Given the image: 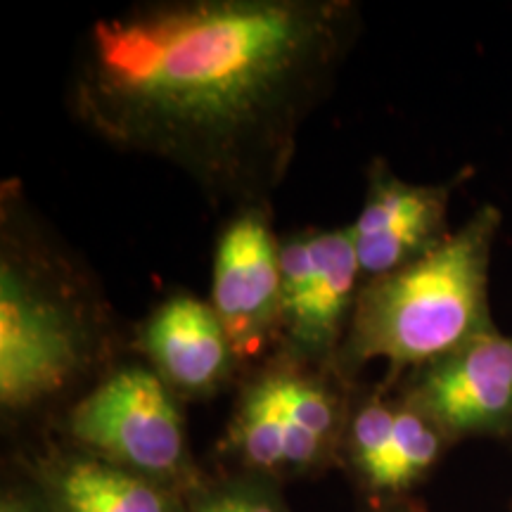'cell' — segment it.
Returning a JSON list of instances; mask_svg holds the SVG:
<instances>
[{
  "mask_svg": "<svg viewBox=\"0 0 512 512\" xmlns=\"http://www.w3.org/2000/svg\"><path fill=\"white\" fill-rule=\"evenodd\" d=\"M358 34L354 0L138 3L86 31L67 107L100 143L174 166L219 207H271Z\"/></svg>",
  "mask_w": 512,
  "mask_h": 512,
  "instance_id": "obj_1",
  "label": "cell"
},
{
  "mask_svg": "<svg viewBox=\"0 0 512 512\" xmlns=\"http://www.w3.org/2000/svg\"><path fill=\"white\" fill-rule=\"evenodd\" d=\"M124 337L100 285L29 211L0 197V408L10 418L86 394L119 366Z\"/></svg>",
  "mask_w": 512,
  "mask_h": 512,
  "instance_id": "obj_2",
  "label": "cell"
},
{
  "mask_svg": "<svg viewBox=\"0 0 512 512\" xmlns=\"http://www.w3.org/2000/svg\"><path fill=\"white\" fill-rule=\"evenodd\" d=\"M501 211L482 207L437 249L399 271L368 280L335 368L354 382L368 363L384 361V384L494 332L489 264Z\"/></svg>",
  "mask_w": 512,
  "mask_h": 512,
  "instance_id": "obj_3",
  "label": "cell"
},
{
  "mask_svg": "<svg viewBox=\"0 0 512 512\" xmlns=\"http://www.w3.org/2000/svg\"><path fill=\"white\" fill-rule=\"evenodd\" d=\"M354 382L275 347L242 373L228 448L245 472L278 479L309 475L342 444Z\"/></svg>",
  "mask_w": 512,
  "mask_h": 512,
  "instance_id": "obj_4",
  "label": "cell"
},
{
  "mask_svg": "<svg viewBox=\"0 0 512 512\" xmlns=\"http://www.w3.org/2000/svg\"><path fill=\"white\" fill-rule=\"evenodd\" d=\"M181 403L145 361L124 358L69 403L64 430L83 451L185 494L200 479Z\"/></svg>",
  "mask_w": 512,
  "mask_h": 512,
  "instance_id": "obj_5",
  "label": "cell"
},
{
  "mask_svg": "<svg viewBox=\"0 0 512 512\" xmlns=\"http://www.w3.org/2000/svg\"><path fill=\"white\" fill-rule=\"evenodd\" d=\"M283 309L278 347L335 368L363 275L349 226L306 228L280 238Z\"/></svg>",
  "mask_w": 512,
  "mask_h": 512,
  "instance_id": "obj_6",
  "label": "cell"
},
{
  "mask_svg": "<svg viewBox=\"0 0 512 512\" xmlns=\"http://www.w3.org/2000/svg\"><path fill=\"white\" fill-rule=\"evenodd\" d=\"M271 216V207L235 209L214 249L209 304L226 328L242 370L264 361L280 339L283 268Z\"/></svg>",
  "mask_w": 512,
  "mask_h": 512,
  "instance_id": "obj_7",
  "label": "cell"
},
{
  "mask_svg": "<svg viewBox=\"0 0 512 512\" xmlns=\"http://www.w3.org/2000/svg\"><path fill=\"white\" fill-rule=\"evenodd\" d=\"M399 394L444 437L510 430L512 337L494 330L472 339L453 354L403 375Z\"/></svg>",
  "mask_w": 512,
  "mask_h": 512,
  "instance_id": "obj_8",
  "label": "cell"
},
{
  "mask_svg": "<svg viewBox=\"0 0 512 512\" xmlns=\"http://www.w3.org/2000/svg\"><path fill=\"white\" fill-rule=\"evenodd\" d=\"M131 349L181 401L211 399L245 373L216 311L190 292L155 306L133 332Z\"/></svg>",
  "mask_w": 512,
  "mask_h": 512,
  "instance_id": "obj_9",
  "label": "cell"
},
{
  "mask_svg": "<svg viewBox=\"0 0 512 512\" xmlns=\"http://www.w3.org/2000/svg\"><path fill=\"white\" fill-rule=\"evenodd\" d=\"M366 181L361 211L349 223L363 283L413 264L451 235V185L408 183L384 159L368 164Z\"/></svg>",
  "mask_w": 512,
  "mask_h": 512,
  "instance_id": "obj_10",
  "label": "cell"
},
{
  "mask_svg": "<svg viewBox=\"0 0 512 512\" xmlns=\"http://www.w3.org/2000/svg\"><path fill=\"white\" fill-rule=\"evenodd\" d=\"M444 434L399 392L380 384L351 401L339 448L370 494H403L437 463Z\"/></svg>",
  "mask_w": 512,
  "mask_h": 512,
  "instance_id": "obj_11",
  "label": "cell"
},
{
  "mask_svg": "<svg viewBox=\"0 0 512 512\" xmlns=\"http://www.w3.org/2000/svg\"><path fill=\"white\" fill-rule=\"evenodd\" d=\"M36 489L50 512H185V494L79 446L38 458Z\"/></svg>",
  "mask_w": 512,
  "mask_h": 512,
  "instance_id": "obj_12",
  "label": "cell"
},
{
  "mask_svg": "<svg viewBox=\"0 0 512 512\" xmlns=\"http://www.w3.org/2000/svg\"><path fill=\"white\" fill-rule=\"evenodd\" d=\"M185 512H290L273 479L242 472V475L197 482L185 491Z\"/></svg>",
  "mask_w": 512,
  "mask_h": 512,
  "instance_id": "obj_13",
  "label": "cell"
},
{
  "mask_svg": "<svg viewBox=\"0 0 512 512\" xmlns=\"http://www.w3.org/2000/svg\"><path fill=\"white\" fill-rule=\"evenodd\" d=\"M0 512H50V508L41 491L34 489V494H17V491L5 494Z\"/></svg>",
  "mask_w": 512,
  "mask_h": 512,
  "instance_id": "obj_14",
  "label": "cell"
}]
</instances>
